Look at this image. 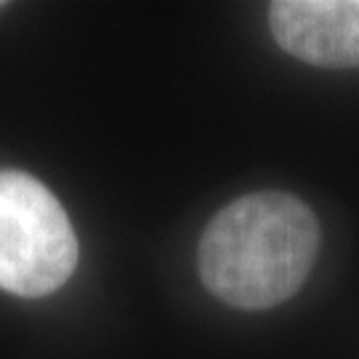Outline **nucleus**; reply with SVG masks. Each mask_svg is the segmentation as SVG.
Segmentation results:
<instances>
[{
	"label": "nucleus",
	"instance_id": "1",
	"mask_svg": "<svg viewBox=\"0 0 359 359\" xmlns=\"http://www.w3.org/2000/svg\"><path fill=\"white\" fill-rule=\"evenodd\" d=\"M320 250L314 210L287 192H253L221 208L200 240V280L234 309H271L298 293Z\"/></svg>",
	"mask_w": 359,
	"mask_h": 359
},
{
	"label": "nucleus",
	"instance_id": "2",
	"mask_svg": "<svg viewBox=\"0 0 359 359\" xmlns=\"http://www.w3.org/2000/svg\"><path fill=\"white\" fill-rule=\"evenodd\" d=\"M77 237L62 203L22 170H0V290L40 298L72 277Z\"/></svg>",
	"mask_w": 359,
	"mask_h": 359
},
{
	"label": "nucleus",
	"instance_id": "3",
	"mask_svg": "<svg viewBox=\"0 0 359 359\" xmlns=\"http://www.w3.org/2000/svg\"><path fill=\"white\" fill-rule=\"evenodd\" d=\"M269 29L285 53L314 67H359V0H277Z\"/></svg>",
	"mask_w": 359,
	"mask_h": 359
},
{
	"label": "nucleus",
	"instance_id": "4",
	"mask_svg": "<svg viewBox=\"0 0 359 359\" xmlns=\"http://www.w3.org/2000/svg\"><path fill=\"white\" fill-rule=\"evenodd\" d=\"M0 6H3V3H0Z\"/></svg>",
	"mask_w": 359,
	"mask_h": 359
}]
</instances>
